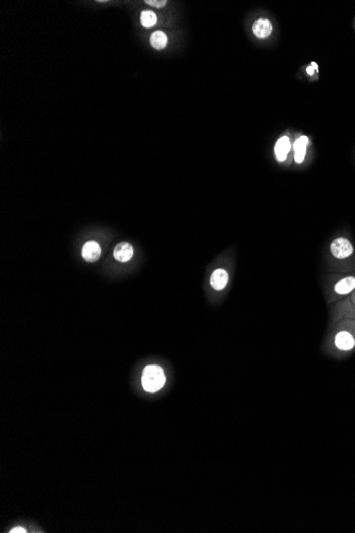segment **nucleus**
Masks as SVG:
<instances>
[{
	"label": "nucleus",
	"mask_w": 355,
	"mask_h": 533,
	"mask_svg": "<svg viewBox=\"0 0 355 533\" xmlns=\"http://www.w3.org/2000/svg\"><path fill=\"white\" fill-rule=\"evenodd\" d=\"M321 350L329 358L337 361L352 355L355 352V321L341 319L329 324Z\"/></svg>",
	"instance_id": "obj_1"
},
{
	"label": "nucleus",
	"mask_w": 355,
	"mask_h": 533,
	"mask_svg": "<svg viewBox=\"0 0 355 533\" xmlns=\"http://www.w3.org/2000/svg\"><path fill=\"white\" fill-rule=\"evenodd\" d=\"M323 270L328 274L355 271V247L346 236H338L330 243Z\"/></svg>",
	"instance_id": "obj_2"
},
{
	"label": "nucleus",
	"mask_w": 355,
	"mask_h": 533,
	"mask_svg": "<svg viewBox=\"0 0 355 533\" xmlns=\"http://www.w3.org/2000/svg\"><path fill=\"white\" fill-rule=\"evenodd\" d=\"M322 290L328 305L350 297L355 292V271L323 275Z\"/></svg>",
	"instance_id": "obj_3"
},
{
	"label": "nucleus",
	"mask_w": 355,
	"mask_h": 533,
	"mask_svg": "<svg viewBox=\"0 0 355 533\" xmlns=\"http://www.w3.org/2000/svg\"><path fill=\"white\" fill-rule=\"evenodd\" d=\"M166 375L164 370L159 365H148L143 372L141 383L148 393H157L166 384Z\"/></svg>",
	"instance_id": "obj_4"
},
{
	"label": "nucleus",
	"mask_w": 355,
	"mask_h": 533,
	"mask_svg": "<svg viewBox=\"0 0 355 533\" xmlns=\"http://www.w3.org/2000/svg\"><path fill=\"white\" fill-rule=\"evenodd\" d=\"M329 324L335 323L341 319H353L355 321V305L349 297L330 305Z\"/></svg>",
	"instance_id": "obj_5"
},
{
	"label": "nucleus",
	"mask_w": 355,
	"mask_h": 533,
	"mask_svg": "<svg viewBox=\"0 0 355 533\" xmlns=\"http://www.w3.org/2000/svg\"><path fill=\"white\" fill-rule=\"evenodd\" d=\"M229 281H230L229 271L223 267H218L212 271V274L209 279V284L213 291L222 292L228 287Z\"/></svg>",
	"instance_id": "obj_6"
},
{
	"label": "nucleus",
	"mask_w": 355,
	"mask_h": 533,
	"mask_svg": "<svg viewBox=\"0 0 355 533\" xmlns=\"http://www.w3.org/2000/svg\"><path fill=\"white\" fill-rule=\"evenodd\" d=\"M291 150L290 139L287 136H282L279 138L275 146V156L279 163H284L287 160V157Z\"/></svg>",
	"instance_id": "obj_7"
},
{
	"label": "nucleus",
	"mask_w": 355,
	"mask_h": 533,
	"mask_svg": "<svg viewBox=\"0 0 355 533\" xmlns=\"http://www.w3.org/2000/svg\"><path fill=\"white\" fill-rule=\"evenodd\" d=\"M101 256V248L97 242L90 241L82 248V257L86 262H96Z\"/></svg>",
	"instance_id": "obj_8"
},
{
	"label": "nucleus",
	"mask_w": 355,
	"mask_h": 533,
	"mask_svg": "<svg viewBox=\"0 0 355 533\" xmlns=\"http://www.w3.org/2000/svg\"><path fill=\"white\" fill-rule=\"evenodd\" d=\"M134 255V249L131 244L122 242L117 244L114 249V258L118 262H128Z\"/></svg>",
	"instance_id": "obj_9"
},
{
	"label": "nucleus",
	"mask_w": 355,
	"mask_h": 533,
	"mask_svg": "<svg viewBox=\"0 0 355 533\" xmlns=\"http://www.w3.org/2000/svg\"><path fill=\"white\" fill-rule=\"evenodd\" d=\"M307 144H309V138L306 136H300L293 144V160L295 164H302L304 162L305 156H306V148Z\"/></svg>",
	"instance_id": "obj_10"
},
{
	"label": "nucleus",
	"mask_w": 355,
	"mask_h": 533,
	"mask_svg": "<svg viewBox=\"0 0 355 533\" xmlns=\"http://www.w3.org/2000/svg\"><path fill=\"white\" fill-rule=\"evenodd\" d=\"M252 30H253V33L255 34L256 38H258V39H266V38L269 37V35L272 32V25H271L270 20L265 19V18H261V19L256 20L253 23Z\"/></svg>",
	"instance_id": "obj_11"
},
{
	"label": "nucleus",
	"mask_w": 355,
	"mask_h": 533,
	"mask_svg": "<svg viewBox=\"0 0 355 533\" xmlns=\"http://www.w3.org/2000/svg\"><path fill=\"white\" fill-rule=\"evenodd\" d=\"M168 37L163 31H155L150 35V44L157 50H162L167 46Z\"/></svg>",
	"instance_id": "obj_12"
},
{
	"label": "nucleus",
	"mask_w": 355,
	"mask_h": 533,
	"mask_svg": "<svg viewBox=\"0 0 355 533\" xmlns=\"http://www.w3.org/2000/svg\"><path fill=\"white\" fill-rule=\"evenodd\" d=\"M158 21V18H157V15L155 12H152L150 10H145L141 12L140 14V23L143 25V27L145 28H152L156 26V23Z\"/></svg>",
	"instance_id": "obj_13"
},
{
	"label": "nucleus",
	"mask_w": 355,
	"mask_h": 533,
	"mask_svg": "<svg viewBox=\"0 0 355 533\" xmlns=\"http://www.w3.org/2000/svg\"><path fill=\"white\" fill-rule=\"evenodd\" d=\"M145 3L151 7H156V8H163L167 4L166 0H162V2H158V0H146Z\"/></svg>",
	"instance_id": "obj_14"
},
{
	"label": "nucleus",
	"mask_w": 355,
	"mask_h": 533,
	"mask_svg": "<svg viewBox=\"0 0 355 533\" xmlns=\"http://www.w3.org/2000/svg\"><path fill=\"white\" fill-rule=\"evenodd\" d=\"M11 533H26V529L22 528V527H16V528H13L11 531Z\"/></svg>",
	"instance_id": "obj_15"
},
{
	"label": "nucleus",
	"mask_w": 355,
	"mask_h": 533,
	"mask_svg": "<svg viewBox=\"0 0 355 533\" xmlns=\"http://www.w3.org/2000/svg\"><path fill=\"white\" fill-rule=\"evenodd\" d=\"M306 70H307V74H309V75H311V76H312V75H313V74L315 73V69H314V68H313L312 66H310V67H307V69H306Z\"/></svg>",
	"instance_id": "obj_16"
},
{
	"label": "nucleus",
	"mask_w": 355,
	"mask_h": 533,
	"mask_svg": "<svg viewBox=\"0 0 355 533\" xmlns=\"http://www.w3.org/2000/svg\"><path fill=\"white\" fill-rule=\"evenodd\" d=\"M349 298H350V300L352 301V303H353V304L355 305V292H354V293H353V294H352V295L350 296V297H349Z\"/></svg>",
	"instance_id": "obj_17"
},
{
	"label": "nucleus",
	"mask_w": 355,
	"mask_h": 533,
	"mask_svg": "<svg viewBox=\"0 0 355 533\" xmlns=\"http://www.w3.org/2000/svg\"><path fill=\"white\" fill-rule=\"evenodd\" d=\"M311 66H312V67H314L315 69H317V68H318V66H317V64H316L315 62H313V63L311 64Z\"/></svg>",
	"instance_id": "obj_18"
}]
</instances>
